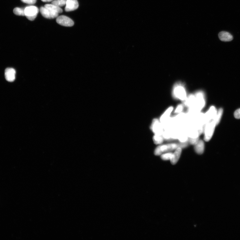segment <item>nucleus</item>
Here are the masks:
<instances>
[{
  "label": "nucleus",
  "mask_w": 240,
  "mask_h": 240,
  "mask_svg": "<svg viewBox=\"0 0 240 240\" xmlns=\"http://www.w3.org/2000/svg\"><path fill=\"white\" fill-rule=\"evenodd\" d=\"M196 100L193 106L188 108V113L189 115H193L200 112L205 107V95L203 91H198L195 95Z\"/></svg>",
  "instance_id": "1"
},
{
  "label": "nucleus",
  "mask_w": 240,
  "mask_h": 240,
  "mask_svg": "<svg viewBox=\"0 0 240 240\" xmlns=\"http://www.w3.org/2000/svg\"><path fill=\"white\" fill-rule=\"evenodd\" d=\"M216 126L214 120L209 121L205 124L204 132V140L205 141H208L211 140Z\"/></svg>",
  "instance_id": "2"
},
{
  "label": "nucleus",
  "mask_w": 240,
  "mask_h": 240,
  "mask_svg": "<svg viewBox=\"0 0 240 240\" xmlns=\"http://www.w3.org/2000/svg\"><path fill=\"white\" fill-rule=\"evenodd\" d=\"M174 97L182 101H184L187 97V92L184 86L180 83L176 84L173 91Z\"/></svg>",
  "instance_id": "3"
},
{
  "label": "nucleus",
  "mask_w": 240,
  "mask_h": 240,
  "mask_svg": "<svg viewBox=\"0 0 240 240\" xmlns=\"http://www.w3.org/2000/svg\"><path fill=\"white\" fill-rule=\"evenodd\" d=\"M178 145L175 144H171L159 145L157 147L154 151V154L156 155H161L163 153L170 152L177 148Z\"/></svg>",
  "instance_id": "4"
},
{
  "label": "nucleus",
  "mask_w": 240,
  "mask_h": 240,
  "mask_svg": "<svg viewBox=\"0 0 240 240\" xmlns=\"http://www.w3.org/2000/svg\"><path fill=\"white\" fill-rule=\"evenodd\" d=\"M39 12L38 8L34 6H30L24 8L25 15L31 21L34 20Z\"/></svg>",
  "instance_id": "5"
},
{
  "label": "nucleus",
  "mask_w": 240,
  "mask_h": 240,
  "mask_svg": "<svg viewBox=\"0 0 240 240\" xmlns=\"http://www.w3.org/2000/svg\"><path fill=\"white\" fill-rule=\"evenodd\" d=\"M150 128L155 134L162 135L164 132L163 125L161 122L157 119L153 120Z\"/></svg>",
  "instance_id": "6"
},
{
  "label": "nucleus",
  "mask_w": 240,
  "mask_h": 240,
  "mask_svg": "<svg viewBox=\"0 0 240 240\" xmlns=\"http://www.w3.org/2000/svg\"><path fill=\"white\" fill-rule=\"evenodd\" d=\"M56 22L61 26L66 27H72L74 24L73 20L65 15L58 16L57 18Z\"/></svg>",
  "instance_id": "7"
},
{
  "label": "nucleus",
  "mask_w": 240,
  "mask_h": 240,
  "mask_svg": "<svg viewBox=\"0 0 240 240\" xmlns=\"http://www.w3.org/2000/svg\"><path fill=\"white\" fill-rule=\"evenodd\" d=\"M40 11L42 15L44 18L51 19L57 18L58 16V14L54 12L45 7H41Z\"/></svg>",
  "instance_id": "8"
},
{
  "label": "nucleus",
  "mask_w": 240,
  "mask_h": 240,
  "mask_svg": "<svg viewBox=\"0 0 240 240\" xmlns=\"http://www.w3.org/2000/svg\"><path fill=\"white\" fill-rule=\"evenodd\" d=\"M217 111L214 106H211L208 111L204 114V120L205 124L207 122L214 120L216 116Z\"/></svg>",
  "instance_id": "9"
},
{
  "label": "nucleus",
  "mask_w": 240,
  "mask_h": 240,
  "mask_svg": "<svg viewBox=\"0 0 240 240\" xmlns=\"http://www.w3.org/2000/svg\"><path fill=\"white\" fill-rule=\"evenodd\" d=\"M65 6V11L69 12L77 9L79 4L77 0H67Z\"/></svg>",
  "instance_id": "10"
},
{
  "label": "nucleus",
  "mask_w": 240,
  "mask_h": 240,
  "mask_svg": "<svg viewBox=\"0 0 240 240\" xmlns=\"http://www.w3.org/2000/svg\"><path fill=\"white\" fill-rule=\"evenodd\" d=\"M16 71L12 68H8L5 71V78L7 81L13 82L15 79Z\"/></svg>",
  "instance_id": "11"
},
{
  "label": "nucleus",
  "mask_w": 240,
  "mask_h": 240,
  "mask_svg": "<svg viewBox=\"0 0 240 240\" xmlns=\"http://www.w3.org/2000/svg\"><path fill=\"white\" fill-rule=\"evenodd\" d=\"M182 152V149L180 147H178L176 149L175 152L173 154L172 158L170 160L172 165H175L177 163L180 157Z\"/></svg>",
  "instance_id": "12"
},
{
  "label": "nucleus",
  "mask_w": 240,
  "mask_h": 240,
  "mask_svg": "<svg viewBox=\"0 0 240 240\" xmlns=\"http://www.w3.org/2000/svg\"><path fill=\"white\" fill-rule=\"evenodd\" d=\"M218 36L220 39L223 41H230L233 39V37L230 33L225 31L220 32L219 33Z\"/></svg>",
  "instance_id": "13"
},
{
  "label": "nucleus",
  "mask_w": 240,
  "mask_h": 240,
  "mask_svg": "<svg viewBox=\"0 0 240 240\" xmlns=\"http://www.w3.org/2000/svg\"><path fill=\"white\" fill-rule=\"evenodd\" d=\"M174 108L172 107H168L164 112L160 119V121L162 124L170 119L171 114L173 111Z\"/></svg>",
  "instance_id": "14"
},
{
  "label": "nucleus",
  "mask_w": 240,
  "mask_h": 240,
  "mask_svg": "<svg viewBox=\"0 0 240 240\" xmlns=\"http://www.w3.org/2000/svg\"><path fill=\"white\" fill-rule=\"evenodd\" d=\"M195 146L196 152L199 154H203L204 150V144L203 141L199 140Z\"/></svg>",
  "instance_id": "15"
},
{
  "label": "nucleus",
  "mask_w": 240,
  "mask_h": 240,
  "mask_svg": "<svg viewBox=\"0 0 240 240\" xmlns=\"http://www.w3.org/2000/svg\"><path fill=\"white\" fill-rule=\"evenodd\" d=\"M196 100L195 95L193 94L189 95L184 102V104L185 106L188 108L192 107L194 104Z\"/></svg>",
  "instance_id": "16"
},
{
  "label": "nucleus",
  "mask_w": 240,
  "mask_h": 240,
  "mask_svg": "<svg viewBox=\"0 0 240 240\" xmlns=\"http://www.w3.org/2000/svg\"><path fill=\"white\" fill-rule=\"evenodd\" d=\"M44 7L53 11L58 14L62 13L63 10L61 8L53 4H46Z\"/></svg>",
  "instance_id": "17"
},
{
  "label": "nucleus",
  "mask_w": 240,
  "mask_h": 240,
  "mask_svg": "<svg viewBox=\"0 0 240 240\" xmlns=\"http://www.w3.org/2000/svg\"><path fill=\"white\" fill-rule=\"evenodd\" d=\"M223 109L221 108L219 109L217 111L216 116L214 119L217 125L220 123L223 114Z\"/></svg>",
  "instance_id": "18"
},
{
  "label": "nucleus",
  "mask_w": 240,
  "mask_h": 240,
  "mask_svg": "<svg viewBox=\"0 0 240 240\" xmlns=\"http://www.w3.org/2000/svg\"><path fill=\"white\" fill-rule=\"evenodd\" d=\"M164 138L162 135L155 134L153 137V140L155 144L156 145L161 144L163 142Z\"/></svg>",
  "instance_id": "19"
},
{
  "label": "nucleus",
  "mask_w": 240,
  "mask_h": 240,
  "mask_svg": "<svg viewBox=\"0 0 240 240\" xmlns=\"http://www.w3.org/2000/svg\"><path fill=\"white\" fill-rule=\"evenodd\" d=\"M178 139L181 143H186L188 141V137L187 133H179Z\"/></svg>",
  "instance_id": "20"
},
{
  "label": "nucleus",
  "mask_w": 240,
  "mask_h": 240,
  "mask_svg": "<svg viewBox=\"0 0 240 240\" xmlns=\"http://www.w3.org/2000/svg\"><path fill=\"white\" fill-rule=\"evenodd\" d=\"M66 1L67 0H54L52 4L61 7L66 5Z\"/></svg>",
  "instance_id": "21"
},
{
  "label": "nucleus",
  "mask_w": 240,
  "mask_h": 240,
  "mask_svg": "<svg viewBox=\"0 0 240 240\" xmlns=\"http://www.w3.org/2000/svg\"><path fill=\"white\" fill-rule=\"evenodd\" d=\"M13 12L15 15L19 16L25 15L24 9L19 7H16L15 8Z\"/></svg>",
  "instance_id": "22"
},
{
  "label": "nucleus",
  "mask_w": 240,
  "mask_h": 240,
  "mask_svg": "<svg viewBox=\"0 0 240 240\" xmlns=\"http://www.w3.org/2000/svg\"><path fill=\"white\" fill-rule=\"evenodd\" d=\"M173 154L171 153H168L162 154L161 158L162 159L165 161L171 160Z\"/></svg>",
  "instance_id": "23"
},
{
  "label": "nucleus",
  "mask_w": 240,
  "mask_h": 240,
  "mask_svg": "<svg viewBox=\"0 0 240 240\" xmlns=\"http://www.w3.org/2000/svg\"><path fill=\"white\" fill-rule=\"evenodd\" d=\"M199 140V137L196 138L188 137V141L191 145H195Z\"/></svg>",
  "instance_id": "24"
},
{
  "label": "nucleus",
  "mask_w": 240,
  "mask_h": 240,
  "mask_svg": "<svg viewBox=\"0 0 240 240\" xmlns=\"http://www.w3.org/2000/svg\"><path fill=\"white\" fill-rule=\"evenodd\" d=\"M183 109V106L182 104H180L177 107L174 113L176 114H179L182 112Z\"/></svg>",
  "instance_id": "25"
},
{
  "label": "nucleus",
  "mask_w": 240,
  "mask_h": 240,
  "mask_svg": "<svg viewBox=\"0 0 240 240\" xmlns=\"http://www.w3.org/2000/svg\"><path fill=\"white\" fill-rule=\"evenodd\" d=\"M23 2L30 5H33L35 4L37 1V0H21Z\"/></svg>",
  "instance_id": "26"
},
{
  "label": "nucleus",
  "mask_w": 240,
  "mask_h": 240,
  "mask_svg": "<svg viewBox=\"0 0 240 240\" xmlns=\"http://www.w3.org/2000/svg\"><path fill=\"white\" fill-rule=\"evenodd\" d=\"M234 116L236 119H240V108L238 109L235 112Z\"/></svg>",
  "instance_id": "27"
},
{
  "label": "nucleus",
  "mask_w": 240,
  "mask_h": 240,
  "mask_svg": "<svg viewBox=\"0 0 240 240\" xmlns=\"http://www.w3.org/2000/svg\"><path fill=\"white\" fill-rule=\"evenodd\" d=\"M53 0H41L42 2H49L53 1Z\"/></svg>",
  "instance_id": "28"
}]
</instances>
